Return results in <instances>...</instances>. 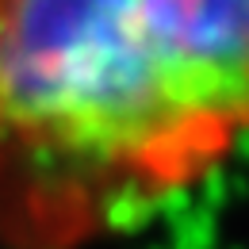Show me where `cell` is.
<instances>
[{"instance_id": "obj_1", "label": "cell", "mask_w": 249, "mask_h": 249, "mask_svg": "<svg viewBox=\"0 0 249 249\" xmlns=\"http://www.w3.org/2000/svg\"><path fill=\"white\" fill-rule=\"evenodd\" d=\"M249 142V0H0V249H92Z\"/></svg>"}]
</instances>
